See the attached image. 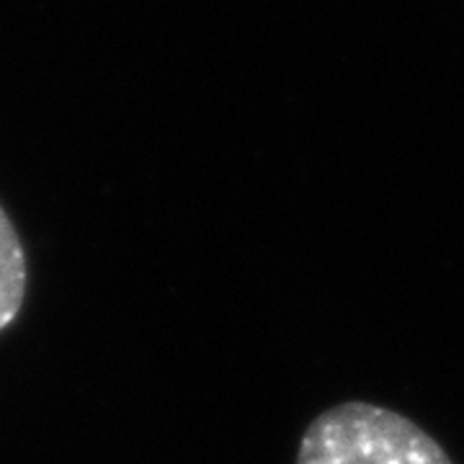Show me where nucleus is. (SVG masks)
I'll use <instances>...</instances> for the list:
<instances>
[{
    "label": "nucleus",
    "instance_id": "nucleus-1",
    "mask_svg": "<svg viewBox=\"0 0 464 464\" xmlns=\"http://www.w3.org/2000/svg\"><path fill=\"white\" fill-rule=\"evenodd\" d=\"M297 464H454L444 447L392 408L348 400L317 415Z\"/></svg>",
    "mask_w": 464,
    "mask_h": 464
},
{
    "label": "nucleus",
    "instance_id": "nucleus-2",
    "mask_svg": "<svg viewBox=\"0 0 464 464\" xmlns=\"http://www.w3.org/2000/svg\"><path fill=\"white\" fill-rule=\"evenodd\" d=\"M29 292V261L16 225L0 204V333L21 315Z\"/></svg>",
    "mask_w": 464,
    "mask_h": 464
}]
</instances>
